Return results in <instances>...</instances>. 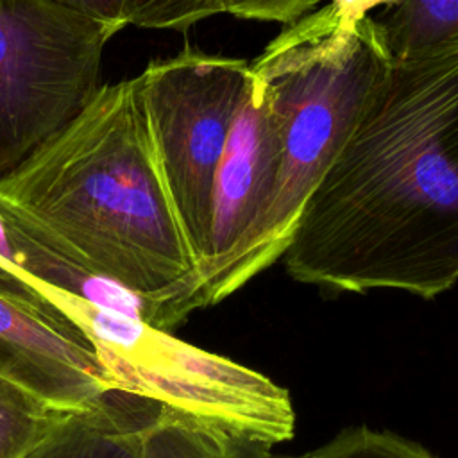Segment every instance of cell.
<instances>
[{"mask_svg":"<svg viewBox=\"0 0 458 458\" xmlns=\"http://www.w3.org/2000/svg\"><path fill=\"white\" fill-rule=\"evenodd\" d=\"M299 283L435 299L458 281V45L388 59L283 256Z\"/></svg>","mask_w":458,"mask_h":458,"instance_id":"obj_1","label":"cell"},{"mask_svg":"<svg viewBox=\"0 0 458 458\" xmlns=\"http://www.w3.org/2000/svg\"><path fill=\"white\" fill-rule=\"evenodd\" d=\"M0 206L75 267L148 301L156 327L197 310V265L168 190L138 77L102 84L18 166Z\"/></svg>","mask_w":458,"mask_h":458,"instance_id":"obj_2","label":"cell"},{"mask_svg":"<svg viewBox=\"0 0 458 458\" xmlns=\"http://www.w3.org/2000/svg\"><path fill=\"white\" fill-rule=\"evenodd\" d=\"M388 59L372 16L345 21L322 7L286 25L250 63L283 114V148L270 206L240 270L242 286L284 256L304 202Z\"/></svg>","mask_w":458,"mask_h":458,"instance_id":"obj_3","label":"cell"},{"mask_svg":"<svg viewBox=\"0 0 458 458\" xmlns=\"http://www.w3.org/2000/svg\"><path fill=\"white\" fill-rule=\"evenodd\" d=\"M47 297L86 333L120 388L270 444L293 437L290 394L265 374L127 313L59 292Z\"/></svg>","mask_w":458,"mask_h":458,"instance_id":"obj_4","label":"cell"},{"mask_svg":"<svg viewBox=\"0 0 458 458\" xmlns=\"http://www.w3.org/2000/svg\"><path fill=\"white\" fill-rule=\"evenodd\" d=\"M120 30L47 0H0V175L89 102Z\"/></svg>","mask_w":458,"mask_h":458,"instance_id":"obj_5","label":"cell"},{"mask_svg":"<svg viewBox=\"0 0 458 458\" xmlns=\"http://www.w3.org/2000/svg\"><path fill=\"white\" fill-rule=\"evenodd\" d=\"M172 206L199 270L208 254L213 182L245 97L250 63L184 47L136 75Z\"/></svg>","mask_w":458,"mask_h":458,"instance_id":"obj_6","label":"cell"},{"mask_svg":"<svg viewBox=\"0 0 458 458\" xmlns=\"http://www.w3.org/2000/svg\"><path fill=\"white\" fill-rule=\"evenodd\" d=\"M281 148L283 114L270 86L250 72L213 182L209 243L199 270L197 310L242 288L240 270L270 206Z\"/></svg>","mask_w":458,"mask_h":458,"instance_id":"obj_7","label":"cell"},{"mask_svg":"<svg viewBox=\"0 0 458 458\" xmlns=\"http://www.w3.org/2000/svg\"><path fill=\"white\" fill-rule=\"evenodd\" d=\"M0 376L66 410L120 388L93 342L68 315L2 292Z\"/></svg>","mask_w":458,"mask_h":458,"instance_id":"obj_8","label":"cell"},{"mask_svg":"<svg viewBox=\"0 0 458 458\" xmlns=\"http://www.w3.org/2000/svg\"><path fill=\"white\" fill-rule=\"evenodd\" d=\"M161 408L152 399L113 388L66 410L21 458H141L143 431Z\"/></svg>","mask_w":458,"mask_h":458,"instance_id":"obj_9","label":"cell"},{"mask_svg":"<svg viewBox=\"0 0 458 458\" xmlns=\"http://www.w3.org/2000/svg\"><path fill=\"white\" fill-rule=\"evenodd\" d=\"M267 440L163 406L145 428L141 458H272Z\"/></svg>","mask_w":458,"mask_h":458,"instance_id":"obj_10","label":"cell"},{"mask_svg":"<svg viewBox=\"0 0 458 458\" xmlns=\"http://www.w3.org/2000/svg\"><path fill=\"white\" fill-rule=\"evenodd\" d=\"M372 20L392 59H415L458 45V0H403Z\"/></svg>","mask_w":458,"mask_h":458,"instance_id":"obj_11","label":"cell"},{"mask_svg":"<svg viewBox=\"0 0 458 458\" xmlns=\"http://www.w3.org/2000/svg\"><path fill=\"white\" fill-rule=\"evenodd\" d=\"M64 411L0 376V458H21Z\"/></svg>","mask_w":458,"mask_h":458,"instance_id":"obj_12","label":"cell"},{"mask_svg":"<svg viewBox=\"0 0 458 458\" xmlns=\"http://www.w3.org/2000/svg\"><path fill=\"white\" fill-rule=\"evenodd\" d=\"M274 458V456H272ZM277 458H437L424 445L388 431L349 428L327 444L302 454Z\"/></svg>","mask_w":458,"mask_h":458,"instance_id":"obj_13","label":"cell"},{"mask_svg":"<svg viewBox=\"0 0 458 458\" xmlns=\"http://www.w3.org/2000/svg\"><path fill=\"white\" fill-rule=\"evenodd\" d=\"M220 13V0H125V23L140 29L184 32Z\"/></svg>","mask_w":458,"mask_h":458,"instance_id":"obj_14","label":"cell"},{"mask_svg":"<svg viewBox=\"0 0 458 458\" xmlns=\"http://www.w3.org/2000/svg\"><path fill=\"white\" fill-rule=\"evenodd\" d=\"M222 13L238 18L292 25L313 13L318 0H220Z\"/></svg>","mask_w":458,"mask_h":458,"instance_id":"obj_15","label":"cell"},{"mask_svg":"<svg viewBox=\"0 0 458 458\" xmlns=\"http://www.w3.org/2000/svg\"><path fill=\"white\" fill-rule=\"evenodd\" d=\"M50 4L66 7L98 21L127 27L125 23V0H47Z\"/></svg>","mask_w":458,"mask_h":458,"instance_id":"obj_16","label":"cell"},{"mask_svg":"<svg viewBox=\"0 0 458 458\" xmlns=\"http://www.w3.org/2000/svg\"><path fill=\"white\" fill-rule=\"evenodd\" d=\"M0 292L18 297L21 301L45 306V308H57L54 302H50L38 288V284L23 276L20 270L0 259Z\"/></svg>","mask_w":458,"mask_h":458,"instance_id":"obj_17","label":"cell"},{"mask_svg":"<svg viewBox=\"0 0 458 458\" xmlns=\"http://www.w3.org/2000/svg\"><path fill=\"white\" fill-rule=\"evenodd\" d=\"M403 0H331L324 9L338 20L345 21H358L367 16L369 13L379 5L383 7H395Z\"/></svg>","mask_w":458,"mask_h":458,"instance_id":"obj_18","label":"cell"}]
</instances>
